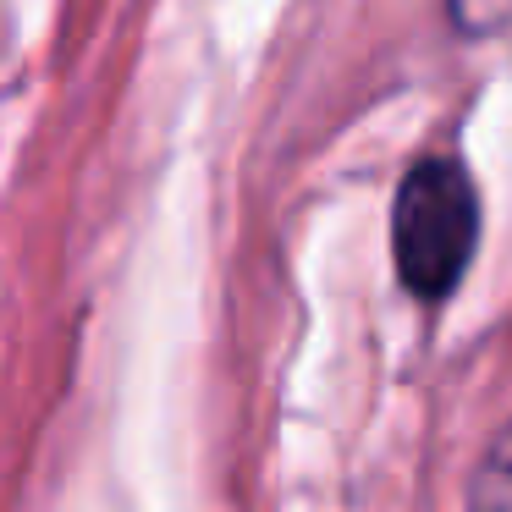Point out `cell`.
Listing matches in <instances>:
<instances>
[{
    "label": "cell",
    "mask_w": 512,
    "mask_h": 512,
    "mask_svg": "<svg viewBox=\"0 0 512 512\" xmlns=\"http://www.w3.org/2000/svg\"><path fill=\"white\" fill-rule=\"evenodd\" d=\"M479 254V188L463 160L424 155L391 199V265L408 298L441 303Z\"/></svg>",
    "instance_id": "obj_1"
},
{
    "label": "cell",
    "mask_w": 512,
    "mask_h": 512,
    "mask_svg": "<svg viewBox=\"0 0 512 512\" xmlns=\"http://www.w3.org/2000/svg\"><path fill=\"white\" fill-rule=\"evenodd\" d=\"M468 512H512V419L490 435L474 479H468Z\"/></svg>",
    "instance_id": "obj_2"
},
{
    "label": "cell",
    "mask_w": 512,
    "mask_h": 512,
    "mask_svg": "<svg viewBox=\"0 0 512 512\" xmlns=\"http://www.w3.org/2000/svg\"><path fill=\"white\" fill-rule=\"evenodd\" d=\"M457 34H496L512 23V0H446Z\"/></svg>",
    "instance_id": "obj_3"
}]
</instances>
